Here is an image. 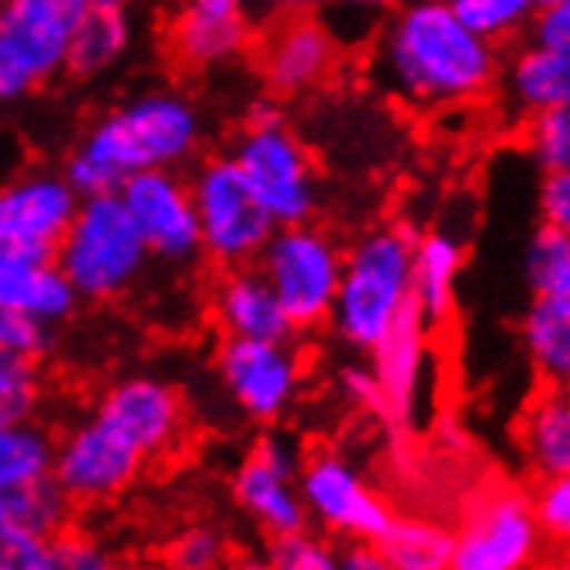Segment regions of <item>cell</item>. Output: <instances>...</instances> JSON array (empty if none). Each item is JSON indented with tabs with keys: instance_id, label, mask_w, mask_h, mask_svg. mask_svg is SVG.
Instances as JSON below:
<instances>
[{
	"instance_id": "6da1fadb",
	"label": "cell",
	"mask_w": 570,
	"mask_h": 570,
	"mask_svg": "<svg viewBox=\"0 0 570 570\" xmlns=\"http://www.w3.org/2000/svg\"><path fill=\"white\" fill-rule=\"evenodd\" d=\"M381 83L412 108H463L501 80V52L474 36L446 0H409L377 42Z\"/></svg>"
},
{
	"instance_id": "7a4b0ae2",
	"label": "cell",
	"mask_w": 570,
	"mask_h": 570,
	"mask_svg": "<svg viewBox=\"0 0 570 570\" xmlns=\"http://www.w3.org/2000/svg\"><path fill=\"white\" fill-rule=\"evenodd\" d=\"M205 142V115L177 87H149L97 115L66 156L62 174L80 197L118 194L149 170H180Z\"/></svg>"
},
{
	"instance_id": "3957f363",
	"label": "cell",
	"mask_w": 570,
	"mask_h": 570,
	"mask_svg": "<svg viewBox=\"0 0 570 570\" xmlns=\"http://www.w3.org/2000/svg\"><path fill=\"white\" fill-rule=\"evenodd\" d=\"M412 243L409 225H377L346 249L328 315V328L343 346L371 353L412 308Z\"/></svg>"
},
{
	"instance_id": "277c9868",
	"label": "cell",
	"mask_w": 570,
	"mask_h": 570,
	"mask_svg": "<svg viewBox=\"0 0 570 570\" xmlns=\"http://www.w3.org/2000/svg\"><path fill=\"white\" fill-rule=\"evenodd\" d=\"M228 156L274 225L315 222L322 197L315 159L274 100L249 108Z\"/></svg>"
},
{
	"instance_id": "5b68a950",
	"label": "cell",
	"mask_w": 570,
	"mask_h": 570,
	"mask_svg": "<svg viewBox=\"0 0 570 570\" xmlns=\"http://www.w3.org/2000/svg\"><path fill=\"white\" fill-rule=\"evenodd\" d=\"M52 259L80 301H115L142 281L153 256L121 197L90 194L80 197Z\"/></svg>"
},
{
	"instance_id": "8992f818",
	"label": "cell",
	"mask_w": 570,
	"mask_h": 570,
	"mask_svg": "<svg viewBox=\"0 0 570 570\" xmlns=\"http://www.w3.org/2000/svg\"><path fill=\"white\" fill-rule=\"evenodd\" d=\"M346 249L332 232L315 222L277 225L266 239L256 266L274 287L294 332H315L328 325L335 291H340Z\"/></svg>"
},
{
	"instance_id": "52a82bcc",
	"label": "cell",
	"mask_w": 570,
	"mask_h": 570,
	"mask_svg": "<svg viewBox=\"0 0 570 570\" xmlns=\"http://www.w3.org/2000/svg\"><path fill=\"white\" fill-rule=\"evenodd\" d=\"M187 184L200 228V256L222 271L256 263L277 225L263 212L232 156H208Z\"/></svg>"
},
{
	"instance_id": "ba28073f",
	"label": "cell",
	"mask_w": 570,
	"mask_h": 570,
	"mask_svg": "<svg viewBox=\"0 0 570 570\" xmlns=\"http://www.w3.org/2000/svg\"><path fill=\"white\" fill-rule=\"evenodd\" d=\"M543 529L532 498L498 484L471 498L453 529L450 570H535L543 557Z\"/></svg>"
},
{
	"instance_id": "9c48e42d",
	"label": "cell",
	"mask_w": 570,
	"mask_h": 570,
	"mask_svg": "<svg viewBox=\"0 0 570 570\" xmlns=\"http://www.w3.org/2000/svg\"><path fill=\"white\" fill-rule=\"evenodd\" d=\"M297 494L305 501L308 525L346 543H377L394 522L387 498L360 474L353 460L332 450L301 460Z\"/></svg>"
},
{
	"instance_id": "30bf717a",
	"label": "cell",
	"mask_w": 570,
	"mask_h": 570,
	"mask_svg": "<svg viewBox=\"0 0 570 570\" xmlns=\"http://www.w3.org/2000/svg\"><path fill=\"white\" fill-rule=\"evenodd\" d=\"M215 371L232 405L259 425L281 422L305 384V360L291 340H225Z\"/></svg>"
},
{
	"instance_id": "8fae6325",
	"label": "cell",
	"mask_w": 570,
	"mask_h": 570,
	"mask_svg": "<svg viewBox=\"0 0 570 570\" xmlns=\"http://www.w3.org/2000/svg\"><path fill=\"white\" fill-rule=\"evenodd\" d=\"M142 471L146 460L90 415L56 440L49 474L77 509H100L136 488Z\"/></svg>"
},
{
	"instance_id": "7c38bea8",
	"label": "cell",
	"mask_w": 570,
	"mask_h": 570,
	"mask_svg": "<svg viewBox=\"0 0 570 570\" xmlns=\"http://www.w3.org/2000/svg\"><path fill=\"white\" fill-rule=\"evenodd\" d=\"M121 443H128L146 463L170 456L187 425L180 391L156 374H128L97 394L90 412Z\"/></svg>"
},
{
	"instance_id": "4fadbf2b",
	"label": "cell",
	"mask_w": 570,
	"mask_h": 570,
	"mask_svg": "<svg viewBox=\"0 0 570 570\" xmlns=\"http://www.w3.org/2000/svg\"><path fill=\"white\" fill-rule=\"evenodd\" d=\"M305 453L284 432H266L253 443L246 460L232 474L236 505L271 535H291L308 529L305 501L297 494V471Z\"/></svg>"
},
{
	"instance_id": "5bb4252c",
	"label": "cell",
	"mask_w": 570,
	"mask_h": 570,
	"mask_svg": "<svg viewBox=\"0 0 570 570\" xmlns=\"http://www.w3.org/2000/svg\"><path fill=\"white\" fill-rule=\"evenodd\" d=\"M80 208V194L62 170L31 166L0 180V249L56 256Z\"/></svg>"
},
{
	"instance_id": "9a60e30c",
	"label": "cell",
	"mask_w": 570,
	"mask_h": 570,
	"mask_svg": "<svg viewBox=\"0 0 570 570\" xmlns=\"http://www.w3.org/2000/svg\"><path fill=\"white\" fill-rule=\"evenodd\" d=\"M118 197L153 259L184 266L200 256L197 212L190 200V184L180 177V170L136 174L118 187Z\"/></svg>"
},
{
	"instance_id": "2e32d148",
	"label": "cell",
	"mask_w": 570,
	"mask_h": 570,
	"mask_svg": "<svg viewBox=\"0 0 570 570\" xmlns=\"http://www.w3.org/2000/svg\"><path fill=\"white\" fill-rule=\"evenodd\" d=\"M87 8L90 0H0V39L36 87L66 73Z\"/></svg>"
},
{
	"instance_id": "e0dca14e",
	"label": "cell",
	"mask_w": 570,
	"mask_h": 570,
	"mask_svg": "<svg viewBox=\"0 0 570 570\" xmlns=\"http://www.w3.org/2000/svg\"><path fill=\"white\" fill-rule=\"evenodd\" d=\"M340 66L335 31L305 14H284L259 46V73L274 97H305L325 87Z\"/></svg>"
},
{
	"instance_id": "ac0fdd59",
	"label": "cell",
	"mask_w": 570,
	"mask_h": 570,
	"mask_svg": "<svg viewBox=\"0 0 570 570\" xmlns=\"http://www.w3.org/2000/svg\"><path fill=\"white\" fill-rule=\"evenodd\" d=\"M429 343L432 328L415 308H409L391 325L384 340L366 353L381 391V419L394 425H409L415 419L429 377Z\"/></svg>"
},
{
	"instance_id": "d6986e66",
	"label": "cell",
	"mask_w": 570,
	"mask_h": 570,
	"mask_svg": "<svg viewBox=\"0 0 570 570\" xmlns=\"http://www.w3.org/2000/svg\"><path fill=\"white\" fill-rule=\"evenodd\" d=\"M253 42V18L239 8L180 4L166 24V49L194 73L225 70L239 62Z\"/></svg>"
},
{
	"instance_id": "ffe728a7",
	"label": "cell",
	"mask_w": 570,
	"mask_h": 570,
	"mask_svg": "<svg viewBox=\"0 0 570 570\" xmlns=\"http://www.w3.org/2000/svg\"><path fill=\"white\" fill-rule=\"evenodd\" d=\"M212 318L225 340H294L297 335L256 263L232 266L218 277L212 287Z\"/></svg>"
},
{
	"instance_id": "44dd1931",
	"label": "cell",
	"mask_w": 570,
	"mask_h": 570,
	"mask_svg": "<svg viewBox=\"0 0 570 570\" xmlns=\"http://www.w3.org/2000/svg\"><path fill=\"white\" fill-rule=\"evenodd\" d=\"M80 305L52 256L0 249V308L28 312L49 325L66 322Z\"/></svg>"
},
{
	"instance_id": "7402d4cb",
	"label": "cell",
	"mask_w": 570,
	"mask_h": 570,
	"mask_svg": "<svg viewBox=\"0 0 570 570\" xmlns=\"http://www.w3.org/2000/svg\"><path fill=\"white\" fill-rule=\"evenodd\" d=\"M463 271V243L450 228L415 232L412 243V308L429 328H440L456 312V284Z\"/></svg>"
},
{
	"instance_id": "603a6c76",
	"label": "cell",
	"mask_w": 570,
	"mask_h": 570,
	"mask_svg": "<svg viewBox=\"0 0 570 570\" xmlns=\"http://www.w3.org/2000/svg\"><path fill=\"white\" fill-rule=\"evenodd\" d=\"M519 453L535 481L570 474V394L563 384L529 397L519 419Z\"/></svg>"
},
{
	"instance_id": "cb8c5ba5",
	"label": "cell",
	"mask_w": 570,
	"mask_h": 570,
	"mask_svg": "<svg viewBox=\"0 0 570 570\" xmlns=\"http://www.w3.org/2000/svg\"><path fill=\"white\" fill-rule=\"evenodd\" d=\"M501 83L519 115L570 105V46H522L509 59Z\"/></svg>"
},
{
	"instance_id": "d4e9b609",
	"label": "cell",
	"mask_w": 570,
	"mask_h": 570,
	"mask_svg": "<svg viewBox=\"0 0 570 570\" xmlns=\"http://www.w3.org/2000/svg\"><path fill=\"white\" fill-rule=\"evenodd\" d=\"M73 512L77 505L52 474L0 488V535L49 543L56 532L73 525Z\"/></svg>"
},
{
	"instance_id": "484cf974",
	"label": "cell",
	"mask_w": 570,
	"mask_h": 570,
	"mask_svg": "<svg viewBox=\"0 0 570 570\" xmlns=\"http://www.w3.org/2000/svg\"><path fill=\"white\" fill-rule=\"evenodd\" d=\"M131 39H136V24H131V8H108L90 4L77 36L70 42V59H66V73L77 80H97L125 62Z\"/></svg>"
},
{
	"instance_id": "4316f807",
	"label": "cell",
	"mask_w": 570,
	"mask_h": 570,
	"mask_svg": "<svg viewBox=\"0 0 570 570\" xmlns=\"http://www.w3.org/2000/svg\"><path fill=\"white\" fill-rule=\"evenodd\" d=\"M519 335L532 371L547 384H563L570 377V301L532 294Z\"/></svg>"
},
{
	"instance_id": "83f0119b",
	"label": "cell",
	"mask_w": 570,
	"mask_h": 570,
	"mask_svg": "<svg viewBox=\"0 0 570 570\" xmlns=\"http://www.w3.org/2000/svg\"><path fill=\"white\" fill-rule=\"evenodd\" d=\"M377 547L391 570H450L453 529L425 515H394Z\"/></svg>"
},
{
	"instance_id": "f1b7e54d",
	"label": "cell",
	"mask_w": 570,
	"mask_h": 570,
	"mask_svg": "<svg viewBox=\"0 0 570 570\" xmlns=\"http://www.w3.org/2000/svg\"><path fill=\"white\" fill-rule=\"evenodd\" d=\"M52 450L56 440L36 419L0 422V488L46 478L52 471Z\"/></svg>"
},
{
	"instance_id": "f546056e",
	"label": "cell",
	"mask_w": 570,
	"mask_h": 570,
	"mask_svg": "<svg viewBox=\"0 0 570 570\" xmlns=\"http://www.w3.org/2000/svg\"><path fill=\"white\" fill-rule=\"evenodd\" d=\"M446 8L488 42H509L529 31L535 18V0H446Z\"/></svg>"
},
{
	"instance_id": "4dcf8cb0",
	"label": "cell",
	"mask_w": 570,
	"mask_h": 570,
	"mask_svg": "<svg viewBox=\"0 0 570 570\" xmlns=\"http://www.w3.org/2000/svg\"><path fill=\"white\" fill-rule=\"evenodd\" d=\"M42 570H128L118 550H111L100 535L66 525L46 543Z\"/></svg>"
},
{
	"instance_id": "1f68e13d",
	"label": "cell",
	"mask_w": 570,
	"mask_h": 570,
	"mask_svg": "<svg viewBox=\"0 0 570 570\" xmlns=\"http://www.w3.org/2000/svg\"><path fill=\"white\" fill-rule=\"evenodd\" d=\"M522 146L543 174L570 166V105L525 115Z\"/></svg>"
},
{
	"instance_id": "d6a6232c",
	"label": "cell",
	"mask_w": 570,
	"mask_h": 570,
	"mask_svg": "<svg viewBox=\"0 0 570 570\" xmlns=\"http://www.w3.org/2000/svg\"><path fill=\"white\" fill-rule=\"evenodd\" d=\"M39 401H42L39 363L0 350V422L36 419Z\"/></svg>"
},
{
	"instance_id": "836d02e7",
	"label": "cell",
	"mask_w": 570,
	"mask_h": 570,
	"mask_svg": "<svg viewBox=\"0 0 570 570\" xmlns=\"http://www.w3.org/2000/svg\"><path fill=\"white\" fill-rule=\"evenodd\" d=\"M166 563L180 570H225L228 567V543L212 525H187L180 529L170 547H166Z\"/></svg>"
},
{
	"instance_id": "e575fe53",
	"label": "cell",
	"mask_w": 570,
	"mask_h": 570,
	"mask_svg": "<svg viewBox=\"0 0 570 570\" xmlns=\"http://www.w3.org/2000/svg\"><path fill=\"white\" fill-rule=\"evenodd\" d=\"M266 560L274 570H340V550L308 529L271 540Z\"/></svg>"
},
{
	"instance_id": "d590c367",
	"label": "cell",
	"mask_w": 570,
	"mask_h": 570,
	"mask_svg": "<svg viewBox=\"0 0 570 570\" xmlns=\"http://www.w3.org/2000/svg\"><path fill=\"white\" fill-rule=\"evenodd\" d=\"M532 512L543 529V540H550L560 550H570V474L535 481Z\"/></svg>"
},
{
	"instance_id": "8d00e7d4",
	"label": "cell",
	"mask_w": 570,
	"mask_h": 570,
	"mask_svg": "<svg viewBox=\"0 0 570 570\" xmlns=\"http://www.w3.org/2000/svg\"><path fill=\"white\" fill-rule=\"evenodd\" d=\"M52 328L56 325L28 315V312L0 308V350L11 353V356L39 363L52 350Z\"/></svg>"
},
{
	"instance_id": "74e56055",
	"label": "cell",
	"mask_w": 570,
	"mask_h": 570,
	"mask_svg": "<svg viewBox=\"0 0 570 570\" xmlns=\"http://www.w3.org/2000/svg\"><path fill=\"white\" fill-rule=\"evenodd\" d=\"M535 205H540V225H550L557 232L570 236V166L567 170H550L543 174L540 194H535Z\"/></svg>"
},
{
	"instance_id": "f35d334b",
	"label": "cell",
	"mask_w": 570,
	"mask_h": 570,
	"mask_svg": "<svg viewBox=\"0 0 570 570\" xmlns=\"http://www.w3.org/2000/svg\"><path fill=\"white\" fill-rule=\"evenodd\" d=\"M340 391L353 409L381 415V391H377L371 363H346L340 371Z\"/></svg>"
},
{
	"instance_id": "ab89813d",
	"label": "cell",
	"mask_w": 570,
	"mask_h": 570,
	"mask_svg": "<svg viewBox=\"0 0 570 570\" xmlns=\"http://www.w3.org/2000/svg\"><path fill=\"white\" fill-rule=\"evenodd\" d=\"M529 42L535 46H570V0H560V4L540 8L529 24Z\"/></svg>"
},
{
	"instance_id": "60d3db41",
	"label": "cell",
	"mask_w": 570,
	"mask_h": 570,
	"mask_svg": "<svg viewBox=\"0 0 570 570\" xmlns=\"http://www.w3.org/2000/svg\"><path fill=\"white\" fill-rule=\"evenodd\" d=\"M42 560H46V543L0 535V570H42Z\"/></svg>"
},
{
	"instance_id": "b9f144b4",
	"label": "cell",
	"mask_w": 570,
	"mask_h": 570,
	"mask_svg": "<svg viewBox=\"0 0 570 570\" xmlns=\"http://www.w3.org/2000/svg\"><path fill=\"white\" fill-rule=\"evenodd\" d=\"M31 87V77L24 73V66L14 59V52L4 46V39H0V108L14 105V100H21Z\"/></svg>"
},
{
	"instance_id": "7bdbcfd3",
	"label": "cell",
	"mask_w": 570,
	"mask_h": 570,
	"mask_svg": "<svg viewBox=\"0 0 570 570\" xmlns=\"http://www.w3.org/2000/svg\"><path fill=\"white\" fill-rule=\"evenodd\" d=\"M340 570H391L377 543H346L340 550Z\"/></svg>"
},
{
	"instance_id": "ee69618b",
	"label": "cell",
	"mask_w": 570,
	"mask_h": 570,
	"mask_svg": "<svg viewBox=\"0 0 570 570\" xmlns=\"http://www.w3.org/2000/svg\"><path fill=\"white\" fill-rule=\"evenodd\" d=\"M328 4L353 14V18H374V14L387 11L394 0H328Z\"/></svg>"
},
{
	"instance_id": "f6af8a7d",
	"label": "cell",
	"mask_w": 570,
	"mask_h": 570,
	"mask_svg": "<svg viewBox=\"0 0 570 570\" xmlns=\"http://www.w3.org/2000/svg\"><path fill=\"white\" fill-rule=\"evenodd\" d=\"M550 297H563V301H570V253H567L563 266H560L557 277H553V284H550Z\"/></svg>"
},
{
	"instance_id": "bcb514c9",
	"label": "cell",
	"mask_w": 570,
	"mask_h": 570,
	"mask_svg": "<svg viewBox=\"0 0 570 570\" xmlns=\"http://www.w3.org/2000/svg\"><path fill=\"white\" fill-rule=\"evenodd\" d=\"M271 11H281V14H305L315 0H263Z\"/></svg>"
},
{
	"instance_id": "7dc6e473",
	"label": "cell",
	"mask_w": 570,
	"mask_h": 570,
	"mask_svg": "<svg viewBox=\"0 0 570 570\" xmlns=\"http://www.w3.org/2000/svg\"><path fill=\"white\" fill-rule=\"evenodd\" d=\"M225 570H274V567L266 557H239V560H232Z\"/></svg>"
},
{
	"instance_id": "c3c4849f",
	"label": "cell",
	"mask_w": 570,
	"mask_h": 570,
	"mask_svg": "<svg viewBox=\"0 0 570 570\" xmlns=\"http://www.w3.org/2000/svg\"><path fill=\"white\" fill-rule=\"evenodd\" d=\"M184 4H200V8H239L246 11L249 0H184Z\"/></svg>"
},
{
	"instance_id": "681fc988",
	"label": "cell",
	"mask_w": 570,
	"mask_h": 570,
	"mask_svg": "<svg viewBox=\"0 0 570 570\" xmlns=\"http://www.w3.org/2000/svg\"><path fill=\"white\" fill-rule=\"evenodd\" d=\"M543 570H570V550H560V557H553Z\"/></svg>"
},
{
	"instance_id": "f907efd6",
	"label": "cell",
	"mask_w": 570,
	"mask_h": 570,
	"mask_svg": "<svg viewBox=\"0 0 570 570\" xmlns=\"http://www.w3.org/2000/svg\"><path fill=\"white\" fill-rule=\"evenodd\" d=\"M550 4H560V0H535V8H550Z\"/></svg>"
},
{
	"instance_id": "816d5d0a",
	"label": "cell",
	"mask_w": 570,
	"mask_h": 570,
	"mask_svg": "<svg viewBox=\"0 0 570 570\" xmlns=\"http://www.w3.org/2000/svg\"><path fill=\"white\" fill-rule=\"evenodd\" d=\"M159 570H180V567H174V563H163Z\"/></svg>"
},
{
	"instance_id": "f5cc1de1",
	"label": "cell",
	"mask_w": 570,
	"mask_h": 570,
	"mask_svg": "<svg viewBox=\"0 0 570 570\" xmlns=\"http://www.w3.org/2000/svg\"><path fill=\"white\" fill-rule=\"evenodd\" d=\"M563 391H567V394H570V377H567V381H563Z\"/></svg>"
}]
</instances>
